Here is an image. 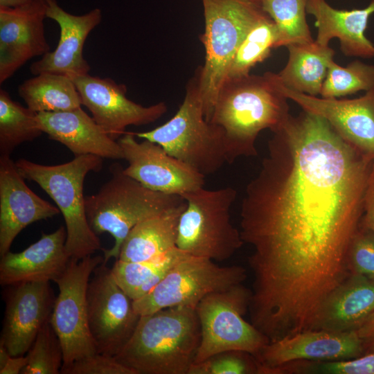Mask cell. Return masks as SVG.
Listing matches in <instances>:
<instances>
[{
	"mask_svg": "<svg viewBox=\"0 0 374 374\" xmlns=\"http://www.w3.org/2000/svg\"><path fill=\"white\" fill-rule=\"evenodd\" d=\"M102 262L101 256L71 258L64 273L54 281L59 292L50 322L61 342L63 364L97 353L89 328L87 292L93 270Z\"/></svg>",
	"mask_w": 374,
	"mask_h": 374,
	"instance_id": "8fae6325",
	"label": "cell"
},
{
	"mask_svg": "<svg viewBox=\"0 0 374 374\" xmlns=\"http://www.w3.org/2000/svg\"><path fill=\"white\" fill-rule=\"evenodd\" d=\"M60 213L24 181L10 156H0V256L10 251L17 235L29 224Z\"/></svg>",
	"mask_w": 374,
	"mask_h": 374,
	"instance_id": "ffe728a7",
	"label": "cell"
},
{
	"mask_svg": "<svg viewBox=\"0 0 374 374\" xmlns=\"http://www.w3.org/2000/svg\"><path fill=\"white\" fill-rule=\"evenodd\" d=\"M251 290L242 284L211 293L196 307L201 341L195 363L228 350L257 356L269 339L243 316L251 302Z\"/></svg>",
	"mask_w": 374,
	"mask_h": 374,
	"instance_id": "9c48e42d",
	"label": "cell"
},
{
	"mask_svg": "<svg viewBox=\"0 0 374 374\" xmlns=\"http://www.w3.org/2000/svg\"><path fill=\"white\" fill-rule=\"evenodd\" d=\"M287 100L269 71L224 81L209 121L223 130L229 163L240 157L257 156L260 132L274 131L291 115Z\"/></svg>",
	"mask_w": 374,
	"mask_h": 374,
	"instance_id": "7a4b0ae2",
	"label": "cell"
},
{
	"mask_svg": "<svg viewBox=\"0 0 374 374\" xmlns=\"http://www.w3.org/2000/svg\"><path fill=\"white\" fill-rule=\"evenodd\" d=\"M246 278V269L241 266H220L211 259L187 254L133 305L140 316L176 306L196 309L206 295L242 284Z\"/></svg>",
	"mask_w": 374,
	"mask_h": 374,
	"instance_id": "30bf717a",
	"label": "cell"
},
{
	"mask_svg": "<svg viewBox=\"0 0 374 374\" xmlns=\"http://www.w3.org/2000/svg\"><path fill=\"white\" fill-rule=\"evenodd\" d=\"M10 357L11 355L6 346L3 343L0 342V369L5 366Z\"/></svg>",
	"mask_w": 374,
	"mask_h": 374,
	"instance_id": "b9f144b4",
	"label": "cell"
},
{
	"mask_svg": "<svg viewBox=\"0 0 374 374\" xmlns=\"http://www.w3.org/2000/svg\"><path fill=\"white\" fill-rule=\"evenodd\" d=\"M26 356L28 363L21 374L60 373L63 364V350L50 319L39 331Z\"/></svg>",
	"mask_w": 374,
	"mask_h": 374,
	"instance_id": "d6a6232c",
	"label": "cell"
},
{
	"mask_svg": "<svg viewBox=\"0 0 374 374\" xmlns=\"http://www.w3.org/2000/svg\"><path fill=\"white\" fill-rule=\"evenodd\" d=\"M187 254L176 247L150 260L128 262L117 259L111 269L117 283L135 301L148 294Z\"/></svg>",
	"mask_w": 374,
	"mask_h": 374,
	"instance_id": "83f0119b",
	"label": "cell"
},
{
	"mask_svg": "<svg viewBox=\"0 0 374 374\" xmlns=\"http://www.w3.org/2000/svg\"><path fill=\"white\" fill-rule=\"evenodd\" d=\"M87 299L89 328L97 353L115 357L132 337L141 317L133 300L103 262L92 273Z\"/></svg>",
	"mask_w": 374,
	"mask_h": 374,
	"instance_id": "7c38bea8",
	"label": "cell"
},
{
	"mask_svg": "<svg viewBox=\"0 0 374 374\" xmlns=\"http://www.w3.org/2000/svg\"><path fill=\"white\" fill-rule=\"evenodd\" d=\"M28 363L27 356H11L5 366L0 369V374H19Z\"/></svg>",
	"mask_w": 374,
	"mask_h": 374,
	"instance_id": "ab89813d",
	"label": "cell"
},
{
	"mask_svg": "<svg viewBox=\"0 0 374 374\" xmlns=\"http://www.w3.org/2000/svg\"><path fill=\"white\" fill-rule=\"evenodd\" d=\"M362 341L365 354L374 353V312L356 330Z\"/></svg>",
	"mask_w": 374,
	"mask_h": 374,
	"instance_id": "f35d334b",
	"label": "cell"
},
{
	"mask_svg": "<svg viewBox=\"0 0 374 374\" xmlns=\"http://www.w3.org/2000/svg\"><path fill=\"white\" fill-rule=\"evenodd\" d=\"M92 118L114 139L126 133L128 126L155 122L168 110L164 102L145 107L126 96L127 87L112 79L91 76L89 73L71 78Z\"/></svg>",
	"mask_w": 374,
	"mask_h": 374,
	"instance_id": "5bb4252c",
	"label": "cell"
},
{
	"mask_svg": "<svg viewBox=\"0 0 374 374\" xmlns=\"http://www.w3.org/2000/svg\"><path fill=\"white\" fill-rule=\"evenodd\" d=\"M284 374H374V353L339 361H294L284 364Z\"/></svg>",
	"mask_w": 374,
	"mask_h": 374,
	"instance_id": "836d02e7",
	"label": "cell"
},
{
	"mask_svg": "<svg viewBox=\"0 0 374 374\" xmlns=\"http://www.w3.org/2000/svg\"><path fill=\"white\" fill-rule=\"evenodd\" d=\"M272 132L246 187L240 231L252 248L251 319L294 333L310 327L324 299L351 274L349 249L374 160L305 111Z\"/></svg>",
	"mask_w": 374,
	"mask_h": 374,
	"instance_id": "6da1fadb",
	"label": "cell"
},
{
	"mask_svg": "<svg viewBox=\"0 0 374 374\" xmlns=\"http://www.w3.org/2000/svg\"><path fill=\"white\" fill-rule=\"evenodd\" d=\"M289 57L285 66L276 76L286 87L305 94H320L329 64L335 51L314 40L308 44L287 46Z\"/></svg>",
	"mask_w": 374,
	"mask_h": 374,
	"instance_id": "484cf974",
	"label": "cell"
},
{
	"mask_svg": "<svg viewBox=\"0 0 374 374\" xmlns=\"http://www.w3.org/2000/svg\"><path fill=\"white\" fill-rule=\"evenodd\" d=\"M277 40L275 24L267 15L251 28L242 39L234 54L225 80L249 75L251 69L266 60L272 48H276Z\"/></svg>",
	"mask_w": 374,
	"mask_h": 374,
	"instance_id": "f546056e",
	"label": "cell"
},
{
	"mask_svg": "<svg viewBox=\"0 0 374 374\" xmlns=\"http://www.w3.org/2000/svg\"><path fill=\"white\" fill-rule=\"evenodd\" d=\"M43 134L37 113L13 100L0 90V156H10L20 144L32 141Z\"/></svg>",
	"mask_w": 374,
	"mask_h": 374,
	"instance_id": "f1b7e54d",
	"label": "cell"
},
{
	"mask_svg": "<svg viewBox=\"0 0 374 374\" xmlns=\"http://www.w3.org/2000/svg\"><path fill=\"white\" fill-rule=\"evenodd\" d=\"M66 229L63 226L41 238L22 251H10L1 256L0 283L11 286L22 283L55 281L70 260L65 243Z\"/></svg>",
	"mask_w": 374,
	"mask_h": 374,
	"instance_id": "44dd1931",
	"label": "cell"
},
{
	"mask_svg": "<svg viewBox=\"0 0 374 374\" xmlns=\"http://www.w3.org/2000/svg\"><path fill=\"white\" fill-rule=\"evenodd\" d=\"M0 342L11 356L24 355L50 319L55 298L49 281L11 285Z\"/></svg>",
	"mask_w": 374,
	"mask_h": 374,
	"instance_id": "ac0fdd59",
	"label": "cell"
},
{
	"mask_svg": "<svg viewBox=\"0 0 374 374\" xmlns=\"http://www.w3.org/2000/svg\"><path fill=\"white\" fill-rule=\"evenodd\" d=\"M306 10L316 19L317 43L328 46L332 39L337 38L344 55L374 58V45L365 35L368 19L374 13V0L362 9L350 10L335 9L325 0H308Z\"/></svg>",
	"mask_w": 374,
	"mask_h": 374,
	"instance_id": "cb8c5ba5",
	"label": "cell"
},
{
	"mask_svg": "<svg viewBox=\"0 0 374 374\" xmlns=\"http://www.w3.org/2000/svg\"><path fill=\"white\" fill-rule=\"evenodd\" d=\"M205 60L201 66V92L205 118L212 111L234 54L242 39L267 14L260 0H202Z\"/></svg>",
	"mask_w": 374,
	"mask_h": 374,
	"instance_id": "52a82bcc",
	"label": "cell"
},
{
	"mask_svg": "<svg viewBox=\"0 0 374 374\" xmlns=\"http://www.w3.org/2000/svg\"><path fill=\"white\" fill-rule=\"evenodd\" d=\"M46 0L18 8L0 7V83L30 59L50 51L44 34Z\"/></svg>",
	"mask_w": 374,
	"mask_h": 374,
	"instance_id": "e0dca14e",
	"label": "cell"
},
{
	"mask_svg": "<svg viewBox=\"0 0 374 374\" xmlns=\"http://www.w3.org/2000/svg\"><path fill=\"white\" fill-rule=\"evenodd\" d=\"M61 374H136L119 362L114 356L96 353L63 364Z\"/></svg>",
	"mask_w": 374,
	"mask_h": 374,
	"instance_id": "8d00e7d4",
	"label": "cell"
},
{
	"mask_svg": "<svg viewBox=\"0 0 374 374\" xmlns=\"http://www.w3.org/2000/svg\"><path fill=\"white\" fill-rule=\"evenodd\" d=\"M260 1L263 10L275 24L276 48L314 41L306 20L308 0Z\"/></svg>",
	"mask_w": 374,
	"mask_h": 374,
	"instance_id": "4dcf8cb0",
	"label": "cell"
},
{
	"mask_svg": "<svg viewBox=\"0 0 374 374\" xmlns=\"http://www.w3.org/2000/svg\"><path fill=\"white\" fill-rule=\"evenodd\" d=\"M365 355L356 330H307L269 341L256 356L259 374L294 361H339Z\"/></svg>",
	"mask_w": 374,
	"mask_h": 374,
	"instance_id": "2e32d148",
	"label": "cell"
},
{
	"mask_svg": "<svg viewBox=\"0 0 374 374\" xmlns=\"http://www.w3.org/2000/svg\"><path fill=\"white\" fill-rule=\"evenodd\" d=\"M186 205L184 201L136 224L123 242L118 259L150 260L176 248L179 221Z\"/></svg>",
	"mask_w": 374,
	"mask_h": 374,
	"instance_id": "d4e9b609",
	"label": "cell"
},
{
	"mask_svg": "<svg viewBox=\"0 0 374 374\" xmlns=\"http://www.w3.org/2000/svg\"><path fill=\"white\" fill-rule=\"evenodd\" d=\"M181 196L186 205L179 221L177 247L213 261L230 258L244 244L240 231L231 221L237 191L230 186L216 190L201 187Z\"/></svg>",
	"mask_w": 374,
	"mask_h": 374,
	"instance_id": "ba28073f",
	"label": "cell"
},
{
	"mask_svg": "<svg viewBox=\"0 0 374 374\" xmlns=\"http://www.w3.org/2000/svg\"><path fill=\"white\" fill-rule=\"evenodd\" d=\"M37 119L43 133L65 145L75 157L93 154L103 159H124L118 141L81 107L66 112H39Z\"/></svg>",
	"mask_w": 374,
	"mask_h": 374,
	"instance_id": "7402d4cb",
	"label": "cell"
},
{
	"mask_svg": "<svg viewBox=\"0 0 374 374\" xmlns=\"http://www.w3.org/2000/svg\"><path fill=\"white\" fill-rule=\"evenodd\" d=\"M103 158L93 154L76 156L59 165H43L19 159L16 167L26 179L37 183L56 204L66 229L65 247L70 258L80 260L102 249L86 215L83 184L87 175L103 168Z\"/></svg>",
	"mask_w": 374,
	"mask_h": 374,
	"instance_id": "8992f818",
	"label": "cell"
},
{
	"mask_svg": "<svg viewBox=\"0 0 374 374\" xmlns=\"http://www.w3.org/2000/svg\"><path fill=\"white\" fill-rule=\"evenodd\" d=\"M374 88V65L355 60L343 67L334 60L328 66L320 95L337 98Z\"/></svg>",
	"mask_w": 374,
	"mask_h": 374,
	"instance_id": "1f68e13d",
	"label": "cell"
},
{
	"mask_svg": "<svg viewBox=\"0 0 374 374\" xmlns=\"http://www.w3.org/2000/svg\"><path fill=\"white\" fill-rule=\"evenodd\" d=\"M133 132L118 139L127 166L123 172L150 190L181 195L204 187L205 176L169 154L161 145L143 139L139 142Z\"/></svg>",
	"mask_w": 374,
	"mask_h": 374,
	"instance_id": "4fadbf2b",
	"label": "cell"
},
{
	"mask_svg": "<svg viewBox=\"0 0 374 374\" xmlns=\"http://www.w3.org/2000/svg\"><path fill=\"white\" fill-rule=\"evenodd\" d=\"M348 264L351 273L374 278V234L361 224L350 247Z\"/></svg>",
	"mask_w": 374,
	"mask_h": 374,
	"instance_id": "d590c367",
	"label": "cell"
},
{
	"mask_svg": "<svg viewBox=\"0 0 374 374\" xmlns=\"http://www.w3.org/2000/svg\"><path fill=\"white\" fill-rule=\"evenodd\" d=\"M361 225L374 234V161L366 189Z\"/></svg>",
	"mask_w": 374,
	"mask_h": 374,
	"instance_id": "74e56055",
	"label": "cell"
},
{
	"mask_svg": "<svg viewBox=\"0 0 374 374\" xmlns=\"http://www.w3.org/2000/svg\"><path fill=\"white\" fill-rule=\"evenodd\" d=\"M188 374H259V364L249 353L228 350L194 363Z\"/></svg>",
	"mask_w": 374,
	"mask_h": 374,
	"instance_id": "e575fe53",
	"label": "cell"
},
{
	"mask_svg": "<svg viewBox=\"0 0 374 374\" xmlns=\"http://www.w3.org/2000/svg\"><path fill=\"white\" fill-rule=\"evenodd\" d=\"M102 12L94 8L74 15L62 8L55 0H46V17L57 23L60 36L55 49L42 55L30 66L33 75L51 73L73 78L89 73L90 66L83 57L89 34L102 20Z\"/></svg>",
	"mask_w": 374,
	"mask_h": 374,
	"instance_id": "d6986e66",
	"label": "cell"
},
{
	"mask_svg": "<svg viewBox=\"0 0 374 374\" xmlns=\"http://www.w3.org/2000/svg\"><path fill=\"white\" fill-rule=\"evenodd\" d=\"M374 312V278L351 273L320 305L309 330H356Z\"/></svg>",
	"mask_w": 374,
	"mask_h": 374,
	"instance_id": "603a6c76",
	"label": "cell"
},
{
	"mask_svg": "<svg viewBox=\"0 0 374 374\" xmlns=\"http://www.w3.org/2000/svg\"><path fill=\"white\" fill-rule=\"evenodd\" d=\"M41 1L46 0H0V7L18 8Z\"/></svg>",
	"mask_w": 374,
	"mask_h": 374,
	"instance_id": "60d3db41",
	"label": "cell"
},
{
	"mask_svg": "<svg viewBox=\"0 0 374 374\" xmlns=\"http://www.w3.org/2000/svg\"><path fill=\"white\" fill-rule=\"evenodd\" d=\"M18 93L34 112H66L80 108L81 96L71 78L42 73L25 80Z\"/></svg>",
	"mask_w": 374,
	"mask_h": 374,
	"instance_id": "4316f807",
	"label": "cell"
},
{
	"mask_svg": "<svg viewBox=\"0 0 374 374\" xmlns=\"http://www.w3.org/2000/svg\"><path fill=\"white\" fill-rule=\"evenodd\" d=\"M274 85L303 111L325 119L348 143L374 160V88L354 99L326 98L300 93L284 86L271 72Z\"/></svg>",
	"mask_w": 374,
	"mask_h": 374,
	"instance_id": "9a60e30c",
	"label": "cell"
},
{
	"mask_svg": "<svg viewBox=\"0 0 374 374\" xmlns=\"http://www.w3.org/2000/svg\"><path fill=\"white\" fill-rule=\"evenodd\" d=\"M200 341L195 308H166L141 315L115 357L136 374H188Z\"/></svg>",
	"mask_w": 374,
	"mask_h": 374,
	"instance_id": "3957f363",
	"label": "cell"
},
{
	"mask_svg": "<svg viewBox=\"0 0 374 374\" xmlns=\"http://www.w3.org/2000/svg\"><path fill=\"white\" fill-rule=\"evenodd\" d=\"M110 172L112 177L97 193L85 196L91 229L96 235L109 233L114 239L112 248L101 249L105 264L118 258L123 242L136 224L185 201L180 195L148 189L126 175L120 164H112Z\"/></svg>",
	"mask_w": 374,
	"mask_h": 374,
	"instance_id": "277c9868",
	"label": "cell"
},
{
	"mask_svg": "<svg viewBox=\"0 0 374 374\" xmlns=\"http://www.w3.org/2000/svg\"><path fill=\"white\" fill-rule=\"evenodd\" d=\"M134 134L159 144L204 176L228 163L223 130L204 116L200 66L188 81L184 98L175 114L153 130Z\"/></svg>",
	"mask_w": 374,
	"mask_h": 374,
	"instance_id": "5b68a950",
	"label": "cell"
}]
</instances>
